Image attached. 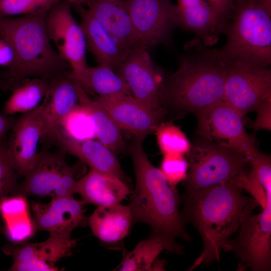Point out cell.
Instances as JSON below:
<instances>
[{
  "mask_svg": "<svg viewBox=\"0 0 271 271\" xmlns=\"http://www.w3.org/2000/svg\"><path fill=\"white\" fill-rule=\"evenodd\" d=\"M143 141L136 138L130 147L136 186L129 205L134 223L140 222L150 225L151 234L164 240L168 251L181 254L184 248L176 239L180 237L189 241L190 237L182 220L178 193L160 169L151 163L144 150Z\"/></svg>",
  "mask_w": 271,
  "mask_h": 271,
  "instance_id": "obj_1",
  "label": "cell"
},
{
  "mask_svg": "<svg viewBox=\"0 0 271 271\" xmlns=\"http://www.w3.org/2000/svg\"><path fill=\"white\" fill-rule=\"evenodd\" d=\"M242 189L238 178L184 195L182 222L191 224L203 242L202 251L189 270L219 261L223 245L238 230L242 212L253 199Z\"/></svg>",
  "mask_w": 271,
  "mask_h": 271,
  "instance_id": "obj_2",
  "label": "cell"
},
{
  "mask_svg": "<svg viewBox=\"0 0 271 271\" xmlns=\"http://www.w3.org/2000/svg\"><path fill=\"white\" fill-rule=\"evenodd\" d=\"M184 50L177 70L163 81L162 103L197 114L223 100L230 62L220 49L205 46L197 38L187 42Z\"/></svg>",
  "mask_w": 271,
  "mask_h": 271,
  "instance_id": "obj_3",
  "label": "cell"
},
{
  "mask_svg": "<svg viewBox=\"0 0 271 271\" xmlns=\"http://www.w3.org/2000/svg\"><path fill=\"white\" fill-rule=\"evenodd\" d=\"M220 50L229 62L268 68L271 64V0H235Z\"/></svg>",
  "mask_w": 271,
  "mask_h": 271,
  "instance_id": "obj_4",
  "label": "cell"
},
{
  "mask_svg": "<svg viewBox=\"0 0 271 271\" xmlns=\"http://www.w3.org/2000/svg\"><path fill=\"white\" fill-rule=\"evenodd\" d=\"M47 14L0 18V37L15 50L26 78L49 79L70 68L51 44Z\"/></svg>",
  "mask_w": 271,
  "mask_h": 271,
  "instance_id": "obj_5",
  "label": "cell"
},
{
  "mask_svg": "<svg viewBox=\"0 0 271 271\" xmlns=\"http://www.w3.org/2000/svg\"><path fill=\"white\" fill-rule=\"evenodd\" d=\"M263 188L265 202L262 211L254 214L259 204L254 199L250 201L242 212L237 236L223 245V251H232L239 259L238 270H270L271 183Z\"/></svg>",
  "mask_w": 271,
  "mask_h": 271,
  "instance_id": "obj_6",
  "label": "cell"
},
{
  "mask_svg": "<svg viewBox=\"0 0 271 271\" xmlns=\"http://www.w3.org/2000/svg\"><path fill=\"white\" fill-rule=\"evenodd\" d=\"M187 155L186 193L238 179L249 164L243 153L202 138Z\"/></svg>",
  "mask_w": 271,
  "mask_h": 271,
  "instance_id": "obj_7",
  "label": "cell"
},
{
  "mask_svg": "<svg viewBox=\"0 0 271 271\" xmlns=\"http://www.w3.org/2000/svg\"><path fill=\"white\" fill-rule=\"evenodd\" d=\"M197 114V132L201 138L242 153L248 161L258 151L254 137L245 131L243 117L224 100Z\"/></svg>",
  "mask_w": 271,
  "mask_h": 271,
  "instance_id": "obj_8",
  "label": "cell"
},
{
  "mask_svg": "<svg viewBox=\"0 0 271 271\" xmlns=\"http://www.w3.org/2000/svg\"><path fill=\"white\" fill-rule=\"evenodd\" d=\"M75 166H69L61 153L43 151L38 153L30 171L19 183L16 194L26 197L73 196L77 180Z\"/></svg>",
  "mask_w": 271,
  "mask_h": 271,
  "instance_id": "obj_9",
  "label": "cell"
},
{
  "mask_svg": "<svg viewBox=\"0 0 271 271\" xmlns=\"http://www.w3.org/2000/svg\"><path fill=\"white\" fill-rule=\"evenodd\" d=\"M271 98V70L240 61L230 62L223 100L243 117Z\"/></svg>",
  "mask_w": 271,
  "mask_h": 271,
  "instance_id": "obj_10",
  "label": "cell"
},
{
  "mask_svg": "<svg viewBox=\"0 0 271 271\" xmlns=\"http://www.w3.org/2000/svg\"><path fill=\"white\" fill-rule=\"evenodd\" d=\"M141 46L166 42L178 26L176 5L171 0H121Z\"/></svg>",
  "mask_w": 271,
  "mask_h": 271,
  "instance_id": "obj_11",
  "label": "cell"
},
{
  "mask_svg": "<svg viewBox=\"0 0 271 271\" xmlns=\"http://www.w3.org/2000/svg\"><path fill=\"white\" fill-rule=\"evenodd\" d=\"M72 7L68 1H61L48 11L45 24L58 53L69 64L71 71L77 72L87 67V48L83 32L72 15Z\"/></svg>",
  "mask_w": 271,
  "mask_h": 271,
  "instance_id": "obj_12",
  "label": "cell"
},
{
  "mask_svg": "<svg viewBox=\"0 0 271 271\" xmlns=\"http://www.w3.org/2000/svg\"><path fill=\"white\" fill-rule=\"evenodd\" d=\"M77 240L71 235L49 233L45 241L5 244L3 251L13 259L11 271H56L60 259L70 256Z\"/></svg>",
  "mask_w": 271,
  "mask_h": 271,
  "instance_id": "obj_13",
  "label": "cell"
},
{
  "mask_svg": "<svg viewBox=\"0 0 271 271\" xmlns=\"http://www.w3.org/2000/svg\"><path fill=\"white\" fill-rule=\"evenodd\" d=\"M115 71L125 81L136 99L154 110H165L161 101L163 80L147 49H129Z\"/></svg>",
  "mask_w": 271,
  "mask_h": 271,
  "instance_id": "obj_14",
  "label": "cell"
},
{
  "mask_svg": "<svg viewBox=\"0 0 271 271\" xmlns=\"http://www.w3.org/2000/svg\"><path fill=\"white\" fill-rule=\"evenodd\" d=\"M6 148L9 158L19 176L23 178L32 169L37 157L41 139L45 137V122L41 104L23 113L16 121Z\"/></svg>",
  "mask_w": 271,
  "mask_h": 271,
  "instance_id": "obj_15",
  "label": "cell"
},
{
  "mask_svg": "<svg viewBox=\"0 0 271 271\" xmlns=\"http://www.w3.org/2000/svg\"><path fill=\"white\" fill-rule=\"evenodd\" d=\"M82 200L73 196L51 198L48 203L32 202L31 209L36 231L71 235L80 226L88 225Z\"/></svg>",
  "mask_w": 271,
  "mask_h": 271,
  "instance_id": "obj_16",
  "label": "cell"
},
{
  "mask_svg": "<svg viewBox=\"0 0 271 271\" xmlns=\"http://www.w3.org/2000/svg\"><path fill=\"white\" fill-rule=\"evenodd\" d=\"M94 99L107 112L120 129L128 130L143 140L156 131L165 113V110L158 111L148 107L132 95L116 100L99 97Z\"/></svg>",
  "mask_w": 271,
  "mask_h": 271,
  "instance_id": "obj_17",
  "label": "cell"
},
{
  "mask_svg": "<svg viewBox=\"0 0 271 271\" xmlns=\"http://www.w3.org/2000/svg\"><path fill=\"white\" fill-rule=\"evenodd\" d=\"M79 15L86 48L92 54L97 65L114 71L125 58L128 51L122 47L83 5L72 6Z\"/></svg>",
  "mask_w": 271,
  "mask_h": 271,
  "instance_id": "obj_18",
  "label": "cell"
},
{
  "mask_svg": "<svg viewBox=\"0 0 271 271\" xmlns=\"http://www.w3.org/2000/svg\"><path fill=\"white\" fill-rule=\"evenodd\" d=\"M78 94L74 82L63 72L49 79L42 104L45 137L52 139L64 118L77 105Z\"/></svg>",
  "mask_w": 271,
  "mask_h": 271,
  "instance_id": "obj_19",
  "label": "cell"
},
{
  "mask_svg": "<svg viewBox=\"0 0 271 271\" xmlns=\"http://www.w3.org/2000/svg\"><path fill=\"white\" fill-rule=\"evenodd\" d=\"M176 1L178 26L194 33L204 45H215L225 27L207 0Z\"/></svg>",
  "mask_w": 271,
  "mask_h": 271,
  "instance_id": "obj_20",
  "label": "cell"
},
{
  "mask_svg": "<svg viewBox=\"0 0 271 271\" xmlns=\"http://www.w3.org/2000/svg\"><path fill=\"white\" fill-rule=\"evenodd\" d=\"M52 140L62 150L87 164L90 169L115 176L126 183L128 179L114 154L94 139L80 141L57 132Z\"/></svg>",
  "mask_w": 271,
  "mask_h": 271,
  "instance_id": "obj_21",
  "label": "cell"
},
{
  "mask_svg": "<svg viewBox=\"0 0 271 271\" xmlns=\"http://www.w3.org/2000/svg\"><path fill=\"white\" fill-rule=\"evenodd\" d=\"M84 5L124 49L142 47L121 0H85Z\"/></svg>",
  "mask_w": 271,
  "mask_h": 271,
  "instance_id": "obj_22",
  "label": "cell"
},
{
  "mask_svg": "<svg viewBox=\"0 0 271 271\" xmlns=\"http://www.w3.org/2000/svg\"><path fill=\"white\" fill-rule=\"evenodd\" d=\"M127 183L111 175L90 169L78 180L76 193L86 203L97 207L120 203L130 193Z\"/></svg>",
  "mask_w": 271,
  "mask_h": 271,
  "instance_id": "obj_23",
  "label": "cell"
},
{
  "mask_svg": "<svg viewBox=\"0 0 271 271\" xmlns=\"http://www.w3.org/2000/svg\"><path fill=\"white\" fill-rule=\"evenodd\" d=\"M133 224L129 205L120 203L97 207L88 220L93 235L107 244H114L123 240Z\"/></svg>",
  "mask_w": 271,
  "mask_h": 271,
  "instance_id": "obj_24",
  "label": "cell"
},
{
  "mask_svg": "<svg viewBox=\"0 0 271 271\" xmlns=\"http://www.w3.org/2000/svg\"><path fill=\"white\" fill-rule=\"evenodd\" d=\"M68 75L87 93L95 94L96 97L116 100L131 95L125 81L105 66L97 65L77 72L69 71Z\"/></svg>",
  "mask_w": 271,
  "mask_h": 271,
  "instance_id": "obj_25",
  "label": "cell"
},
{
  "mask_svg": "<svg viewBox=\"0 0 271 271\" xmlns=\"http://www.w3.org/2000/svg\"><path fill=\"white\" fill-rule=\"evenodd\" d=\"M74 83L77 91L79 104L90 116L94 125L95 136L98 141L114 154L123 152L125 145L120 129L99 104L94 99H91L79 85Z\"/></svg>",
  "mask_w": 271,
  "mask_h": 271,
  "instance_id": "obj_26",
  "label": "cell"
},
{
  "mask_svg": "<svg viewBox=\"0 0 271 271\" xmlns=\"http://www.w3.org/2000/svg\"><path fill=\"white\" fill-rule=\"evenodd\" d=\"M26 197L21 194L11 195L5 198L0 206L7 236L14 243L26 241L37 231Z\"/></svg>",
  "mask_w": 271,
  "mask_h": 271,
  "instance_id": "obj_27",
  "label": "cell"
},
{
  "mask_svg": "<svg viewBox=\"0 0 271 271\" xmlns=\"http://www.w3.org/2000/svg\"><path fill=\"white\" fill-rule=\"evenodd\" d=\"M166 246L160 237L151 236L139 242L127 252L116 269L121 271L163 270L164 261L158 259Z\"/></svg>",
  "mask_w": 271,
  "mask_h": 271,
  "instance_id": "obj_28",
  "label": "cell"
},
{
  "mask_svg": "<svg viewBox=\"0 0 271 271\" xmlns=\"http://www.w3.org/2000/svg\"><path fill=\"white\" fill-rule=\"evenodd\" d=\"M49 79L34 77L26 79L13 89L5 102L4 114L11 116L18 113H25L37 108L46 94Z\"/></svg>",
  "mask_w": 271,
  "mask_h": 271,
  "instance_id": "obj_29",
  "label": "cell"
},
{
  "mask_svg": "<svg viewBox=\"0 0 271 271\" xmlns=\"http://www.w3.org/2000/svg\"><path fill=\"white\" fill-rule=\"evenodd\" d=\"M57 132L80 141L93 139L96 137L94 125L90 116L79 104L64 118Z\"/></svg>",
  "mask_w": 271,
  "mask_h": 271,
  "instance_id": "obj_30",
  "label": "cell"
},
{
  "mask_svg": "<svg viewBox=\"0 0 271 271\" xmlns=\"http://www.w3.org/2000/svg\"><path fill=\"white\" fill-rule=\"evenodd\" d=\"M157 139L163 155H185L191 149V144L185 133L170 123H161L156 130Z\"/></svg>",
  "mask_w": 271,
  "mask_h": 271,
  "instance_id": "obj_31",
  "label": "cell"
},
{
  "mask_svg": "<svg viewBox=\"0 0 271 271\" xmlns=\"http://www.w3.org/2000/svg\"><path fill=\"white\" fill-rule=\"evenodd\" d=\"M62 0H0V18L47 14Z\"/></svg>",
  "mask_w": 271,
  "mask_h": 271,
  "instance_id": "obj_32",
  "label": "cell"
},
{
  "mask_svg": "<svg viewBox=\"0 0 271 271\" xmlns=\"http://www.w3.org/2000/svg\"><path fill=\"white\" fill-rule=\"evenodd\" d=\"M0 66L8 68L9 79L5 86L13 89L26 79L23 69L13 47L0 37Z\"/></svg>",
  "mask_w": 271,
  "mask_h": 271,
  "instance_id": "obj_33",
  "label": "cell"
},
{
  "mask_svg": "<svg viewBox=\"0 0 271 271\" xmlns=\"http://www.w3.org/2000/svg\"><path fill=\"white\" fill-rule=\"evenodd\" d=\"M17 173L7 153L6 144H0V206L9 195L16 194L19 185ZM0 221V233L2 231Z\"/></svg>",
  "mask_w": 271,
  "mask_h": 271,
  "instance_id": "obj_34",
  "label": "cell"
},
{
  "mask_svg": "<svg viewBox=\"0 0 271 271\" xmlns=\"http://www.w3.org/2000/svg\"><path fill=\"white\" fill-rule=\"evenodd\" d=\"M188 166L184 155L166 154L164 155L160 169L169 184L176 187L178 184L186 179Z\"/></svg>",
  "mask_w": 271,
  "mask_h": 271,
  "instance_id": "obj_35",
  "label": "cell"
},
{
  "mask_svg": "<svg viewBox=\"0 0 271 271\" xmlns=\"http://www.w3.org/2000/svg\"><path fill=\"white\" fill-rule=\"evenodd\" d=\"M257 116L250 126L255 130L271 129V98L262 101L256 107Z\"/></svg>",
  "mask_w": 271,
  "mask_h": 271,
  "instance_id": "obj_36",
  "label": "cell"
},
{
  "mask_svg": "<svg viewBox=\"0 0 271 271\" xmlns=\"http://www.w3.org/2000/svg\"><path fill=\"white\" fill-rule=\"evenodd\" d=\"M207 1L226 28L232 14L235 0Z\"/></svg>",
  "mask_w": 271,
  "mask_h": 271,
  "instance_id": "obj_37",
  "label": "cell"
},
{
  "mask_svg": "<svg viewBox=\"0 0 271 271\" xmlns=\"http://www.w3.org/2000/svg\"><path fill=\"white\" fill-rule=\"evenodd\" d=\"M16 122L11 116L0 114V144L6 134L11 130Z\"/></svg>",
  "mask_w": 271,
  "mask_h": 271,
  "instance_id": "obj_38",
  "label": "cell"
},
{
  "mask_svg": "<svg viewBox=\"0 0 271 271\" xmlns=\"http://www.w3.org/2000/svg\"><path fill=\"white\" fill-rule=\"evenodd\" d=\"M71 4L72 6L83 5L85 0H66Z\"/></svg>",
  "mask_w": 271,
  "mask_h": 271,
  "instance_id": "obj_39",
  "label": "cell"
},
{
  "mask_svg": "<svg viewBox=\"0 0 271 271\" xmlns=\"http://www.w3.org/2000/svg\"><path fill=\"white\" fill-rule=\"evenodd\" d=\"M5 84H6V82L2 80H0V87L5 86Z\"/></svg>",
  "mask_w": 271,
  "mask_h": 271,
  "instance_id": "obj_40",
  "label": "cell"
}]
</instances>
